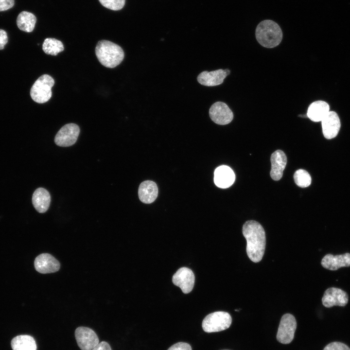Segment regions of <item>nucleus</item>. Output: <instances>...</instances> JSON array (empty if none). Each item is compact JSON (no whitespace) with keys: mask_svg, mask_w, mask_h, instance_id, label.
Here are the masks:
<instances>
[{"mask_svg":"<svg viewBox=\"0 0 350 350\" xmlns=\"http://www.w3.org/2000/svg\"><path fill=\"white\" fill-rule=\"evenodd\" d=\"M294 179L296 184L301 188L308 187L310 185L312 181L309 173L303 169H299L295 172Z\"/></svg>","mask_w":350,"mask_h":350,"instance_id":"24","label":"nucleus"},{"mask_svg":"<svg viewBox=\"0 0 350 350\" xmlns=\"http://www.w3.org/2000/svg\"><path fill=\"white\" fill-rule=\"evenodd\" d=\"M194 280V275L192 270L185 267L178 269L172 278L173 283L180 288L184 294H188L192 291L193 288Z\"/></svg>","mask_w":350,"mask_h":350,"instance_id":"10","label":"nucleus"},{"mask_svg":"<svg viewBox=\"0 0 350 350\" xmlns=\"http://www.w3.org/2000/svg\"><path fill=\"white\" fill-rule=\"evenodd\" d=\"M322 266L330 270H336L342 267L350 266V253H346L342 255L333 256L328 254L322 259Z\"/></svg>","mask_w":350,"mask_h":350,"instance_id":"17","label":"nucleus"},{"mask_svg":"<svg viewBox=\"0 0 350 350\" xmlns=\"http://www.w3.org/2000/svg\"><path fill=\"white\" fill-rule=\"evenodd\" d=\"M330 111L329 104L325 101H317L312 103L307 110V116L315 122H321Z\"/></svg>","mask_w":350,"mask_h":350,"instance_id":"20","label":"nucleus"},{"mask_svg":"<svg viewBox=\"0 0 350 350\" xmlns=\"http://www.w3.org/2000/svg\"><path fill=\"white\" fill-rule=\"evenodd\" d=\"M323 350H350V349L344 343L340 342H333L325 346Z\"/></svg>","mask_w":350,"mask_h":350,"instance_id":"26","label":"nucleus"},{"mask_svg":"<svg viewBox=\"0 0 350 350\" xmlns=\"http://www.w3.org/2000/svg\"><path fill=\"white\" fill-rule=\"evenodd\" d=\"M271 169L270 176L276 181L279 180L282 176L283 172L287 163V158L281 150L275 151L271 156Z\"/></svg>","mask_w":350,"mask_h":350,"instance_id":"16","label":"nucleus"},{"mask_svg":"<svg viewBox=\"0 0 350 350\" xmlns=\"http://www.w3.org/2000/svg\"><path fill=\"white\" fill-rule=\"evenodd\" d=\"M54 84V80L50 75H41L35 81L31 88L32 99L39 104L47 102L52 97L51 89Z\"/></svg>","mask_w":350,"mask_h":350,"instance_id":"4","label":"nucleus"},{"mask_svg":"<svg viewBox=\"0 0 350 350\" xmlns=\"http://www.w3.org/2000/svg\"><path fill=\"white\" fill-rule=\"evenodd\" d=\"M322 132L324 137L328 140L335 138L338 134L341 123L337 114L329 111L321 121Z\"/></svg>","mask_w":350,"mask_h":350,"instance_id":"14","label":"nucleus"},{"mask_svg":"<svg viewBox=\"0 0 350 350\" xmlns=\"http://www.w3.org/2000/svg\"><path fill=\"white\" fill-rule=\"evenodd\" d=\"M211 120L216 124L225 125L230 123L233 119V114L228 105L222 102L214 103L209 109Z\"/></svg>","mask_w":350,"mask_h":350,"instance_id":"9","label":"nucleus"},{"mask_svg":"<svg viewBox=\"0 0 350 350\" xmlns=\"http://www.w3.org/2000/svg\"><path fill=\"white\" fill-rule=\"evenodd\" d=\"M235 175L232 169L227 166L221 165L214 172V182L216 186L226 189L231 186L234 182Z\"/></svg>","mask_w":350,"mask_h":350,"instance_id":"15","label":"nucleus"},{"mask_svg":"<svg viewBox=\"0 0 350 350\" xmlns=\"http://www.w3.org/2000/svg\"><path fill=\"white\" fill-rule=\"evenodd\" d=\"M101 4L109 9L118 11L122 9L125 4V0H99Z\"/></svg>","mask_w":350,"mask_h":350,"instance_id":"25","label":"nucleus"},{"mask_svg":"<svg viewBox=\"0 0 350 350\" xmlns=\"http://www.w3.org/2000/svg\"><path fill=\"white\" fill-rule=\"evenodd\" d=\"M36 21V18L33 14L22 11L17 17V25L20 30L29 33L34 29Z\"/></svg>","mask_w":350,"mask_h":350,"instance_id":"22","label":"nucleus"},{"mask_svg":"<svg viewBox=\"0 0 350 350\" xmlns=\"http://www.w3.org/2000/svg\"><path fill=\"white\" fill-rule=\"evenodd\" d=\"M158 194V188L157 184L152 181H144L139 186V199L144 203L150 204L153 202L157 198Z\"/></svg>","mask_w":350,"mask_h":350,"instance_id":"18","label":"nucleus"},{"mask_svg":"<svg viewBox=\"0 0 350 350\" xmlns=\"http://www.w3.org/2000/svg\"><path fill=\"white\" fill-rule=\"evenodd\" d=\"M232 322L229 313L217 311L207 315L202 321V326L206 332H217L228 329Z\"/></svg>","mask_w":350,"mask_h":350,"instance_id":"5","label":"nucleus"},{"mask_svg":"<svg viewBox=\"0 0 350 350\" xmlns=\"http://www.w3.org/2000/svg\"><path fill=\"white\" fill-rule=\"evenodd\" d=\"M74 334L77 345L81 350H91L99 343L97 335L90 328L78 327Z\"/></svg>","mask_w":350,"mask_h":350,"instance_id":"8","label":"nucleus"},{"mask_svg":"<svg viewBox=\"0 0 350 350\" xmlns=\"http://www.w3.org/2000/svg\"><path fill=\"white\" fill-rule=\"evenodd\" d=\"M34 265L35 270L42 274L56 272L60 267L58 261L48 253H42L36 257Z\"/></svg>","mask_w":350,"mask_h":350,"instance_id":"12","label":"nucleus"},{"mask_svg":"<svg viewBox=\"0 0 350 350\" xmlns=\"http://www.w3.org/2000/svg\"><path fill=\"white\" fill-rule=\"evenodd\" d=\"M242 232L246 240V251L248 258L253 262H260L264 255L266 244L263 227L257 221H247L243 226Z\"/></svg>","mask_w":350,"mask_h":350,"instance_id":"1","label":"nucleus"},{"mask_svg":"<svg viewBox=\"0 0 350 350\" xmlns=\"http://www.w3.org/2000/svg\"><path fill=\"white\" fill-rule=\"evenodd\" d=\"M8 42V36L6 32L0 29V50L4 49L5 45Z\"/></svg>","mask_w":350,"mask_h":350,"instance_id":"29","label":"nucleus"},{"mask_svg":"<svg viewBox=\"0 0 350 350\" xmlns=\"http://www.w3.org/2000/svg\"><path fill=\"white\" fill-rule=\"evenodd\" d=\"M91 350H112L111 348L108 343L105 341H102L99 343Z\"/></svg>","mask_w":350,"mask_h":350,"instance_id":"30","label":"nucleus"},{"mask_svg":"<svg viewBox=\"0 0 350 350\" xmlns=\"http://www.w3.org/2000/svg\"><path fill=\"white\" fill-rule=\"evenodd\" d=\"M42 49L47 54L56 55L64 50V47L60 40L53 38H47L43 43Z\"/></svg>","mask_w":350,"mask_h":350,"instance_id":"23","label":"nucleus"},{"mask_svg":"<svg viewBox=\"0 0 350 350\" xmlns=\"http://www.w3.org/2000/svg\"><path fill=\"white\" fill-rule=\"evenodd\" d=\"M13 350H36L35 340L31 336L20 335L14 337L11 341Z\"/></svg>","mask_w":350,"mask_h":350,"instance_id":"21","label":"nucleus"},{"mask_svg":"<svg viewBox=\"0 0 350 350\" xmlns=\"http://www.w3.org/2000/svg\"><path fill=\"white\" fill-rule=\"evenodd\" d=\"M297 328L295 317L291 314L284 315L280 320L278 328L277 340L284 344H289L293 340Z\"/></svg>","mask_w":350,"mask_h":350,"instance_id":"6","label":"nucleus"},{"mask_svg":"<svg viewBox=\"0 0 350 350\" xmlns=\"http://www.w3.org/2000/svg\"><path fill=\"white\" fill-rule=\"evenodd\" d=\"M14 5V0H0V11H6Z\"/></svg>","mask_w":350,"mask_h":350,"instance_id":"28","label":"nucleus"},{"mask_svg":"<svg viewBox=\"0 0 350 350\" xmlns=\"http://www.w3.org/2000/svg\"><path fill=\"white\" fill-rule=\"evenodd\" d=\"M80 131V128L76 124H66L62 127L56 134L54 142L59 146H71L76 142Z\"/></svg>","mask_w":350,"mask_h":350,"instance_id":"7","label":"nucleus"},{"mask_svg":"<svg viewBox=\"0 0 350 350\" xmlns=\"http://www.w3.org/2000/svg\"><path fill=\"white\" fill-rule=\"evenodd\" d=\"M168 350H192V348L187 343L178 342L170 347Z\"/></svg>","mask_w":350,"mask_h":350,"instance_id":"27","label":"nucleus"},{"mask_svg":"<svg viewBox=\"0 0 350 350\" xmlns=\"http://www.w3.org/2000/svg\"><path fill=\"white\" fill-rule=\"evenodd\" d=\"M32 203L34 208L39 213H44L48 210L51 203L49 192L44 188H38L32 196Z\"/></svg>","mask_w":350,"mask_h":350,"instance_id":"19","label":"nucleus"},{"mask_svg":"<svg viewBox=\"0 0 350 350\" xmlns=\"http://www.w3.org/2000/svg\"><path fill=\"white\" fill-rule=\"evenodd\" d=\"M230 73L228 69H219L211 71H203L197 76V80L202 85L212 87L223 83L225 78Z\"/></svg>","mask_w":350,"mask_h":350,"instance_id":"13","label":"nucleus"},{"mask_svg":"<svg viewBox=\"0 0 350 350\" xmlns=\"http://www.w3.org/2000/svg\"><path fill=\"white\" fill-rule=\"evenodd\" d=\"M255 35L257 40L262 46L272 48L280 44L283 35L278 23L272 20L266 19L257 25Z\"/></svg>","mask_w":350,"mask_h":350,"instance_id":"3","label":"nucleus"},{"mask_svg":"<svg viewBox=\"0 0 350 350\" xmlns=\"http://www.w3.org/2000/svg\"><path fill=\"white\" fill-rule=\"evenodd\" d=\"M95 54L100 63L109 68L119 65L124 57V52L120 46L106 40L98 41L95 48Z\"/></svg>","mask_w":350,"mask_h":350,"instance_id":"2","label":"nucleus"},{"mask_svg":"<svg viewBox=\"0 0 350 350\" xmlns=\"http://www.w3.org/2000/svg\"><path fill=\"white\" fill-rule=\"evenodd\" d=\"M323 305L330 308L333 306H345L348 302L347 293L341 289L331 287L327 289L322 298Z\"/></svg>","mask_w":350,"mask_h":350,"instance_id":"11","label":"nucleus"}]
</instances>
